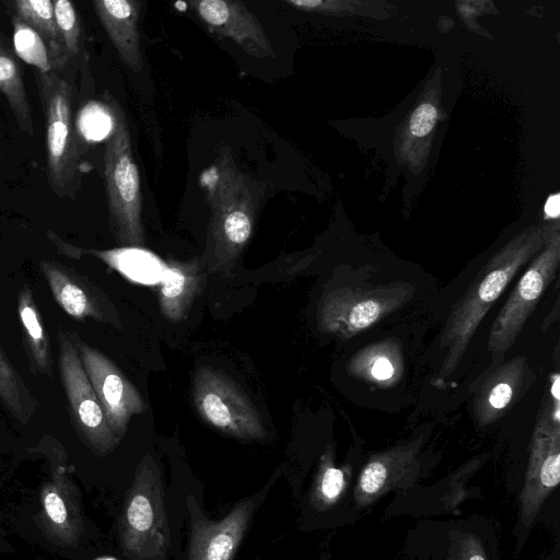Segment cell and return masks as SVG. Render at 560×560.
Listing matches in <instances>:
<instances>
[{"mask_svg": "<svg viewBox=\"0 0 560 560\" xmlns=\"http://www.w3.org/2000/svg\"><path fill=\"white\" fill-rule=\"evenodd\" d=\"M71 486L63 467H57L40 493L42 517L46 530L68 546L77 545L82 532V517Z\"/></svg>", "mask_w": 560, "mask_h": 560, "instance_id": "2e32d148", "label": "cell"}, {"mask_svg": "<svg viewBox=\"0 0 560 560\" xmlns=\"http://www.w3.org/2000/svg\"><path fill=\"white\" fill-rule=\"evenodd\" d=\"M114 124L104 152V177L110 226L115 240L126 246L141 247L144 233L141 217V190L128 124L119 104L107 97Z\"/></svg>", "mask_w": 560, "mask_h": 560, "instance_id": "277c9868", "label": "cell"}, {"mask_svg": "<svg viewBox=\"0 0 560 560\" xmlns=\"http://www.w3.org/2000/svg\"><path fill=\"white\" fill-rule=\"evenodd\" d=\"M436 121V110L431 104L418 106L410 117V131L417 137L427 136Z\"/></svg>", "mask_w": 560, "mask_h": 560, "instance_id": "f1b7e54d", "label": "cell"}, {"mask_svg": "<svg viewBox=\"0 0 560 560\" xmlns=\"http://www.w3.org/2000/svg\"><path fill=\"white\" fill-rule=\"evenodd\" d=\"M10 14L18 16L33 28L46 43L59 72L68 62L66 60L57 30L54 1L51 0H13L4 2Z\"/></svg>", "mask_w": 560, "mask_h": 560, "instance_id": "44dd1931", "label": "cell"}, {"mask_svg": "<svg viewBox=\"0 0 560 560\" xmlns=\"http://www.w3.org/2000/svg\"><path fill=\"white\" fill-rule=\"evenodd\" d=\"M45 117L46 173L59 198H74L82 182V158L72 125V86L60 72L36 71Z\"/></svg>", "mask_w": 560, "mask_h": 560, "instance_id": "3957f363", "label": "cell"}, {"mask_svg": "<svg viewBox=\"0 0 560 560\" xmlns=\"http://www.w3.org/2000/svg\"><path fill=\"white\" fill-rule=\"evenodd\" d=\"M94 11L124 63L140 72L143 60L138 20L140 2L133 0H95Z\"/></svg>", "mask_w": 560, "mask_h": 560, "instance_id": "e0dca14e", "label": "cell"}, {"mask_svg": "<svg viewBox=\"0 0 560 560\" xmlns=\"http://www.w3.org/2000/svg\"><path fill=\"white\" fill-rule=\"evenodd\" d=\"M54 11L62 50L69 65L80 55L82 49L80 15L74 4L69 0H55Z\"/></svg>", "mask_w": 560, "mask_h": 560, "instance_id": "484cf974", "label": "cell"}, {"mask_svg": "<svg viewBox=\"0 0 560 560\" xmlns=\"http://www.w3.org/2000/svg\"><path fill=\"white\" fill-rule=\"evenodd\" d=\"M0 401L21 424H27L38 410L28 385L0 345Z\"/></svg>", "mask_w": 560, "mask_h": 560, "instance_id": "7402d4cb", "label": "cell"}, {"mask_svg": "<svg viewBox=\"0 0 560 560\" xmlns=\"http://www.w3.org/2000/svg\"><path fill=\"white\" fill-rule=\"evenodd\" d=\"M120 540L129 560H165L170 546L161 470L148 454L140 460L121 514Z\"/></svg>", "mask_w": 560, "mask_h": 560, "instance_id": "5b68a950", "label": "cell"}, {"mask_svg": "<svg viewBox=\"0 0 560 560\" xmlns=\"http://www.w3.org/2000/svg\"><path fill=\"white\" fill-rule=\"evenodd\" d=\"M206 281L201 261L170 260L159 284L158 299L162 315L171 322L184 320Z\"/></svg>", "mask_w": 560, "mask_h": 560, "instance_id": "ac0fdd59", "label": "cell"}, {"mask_svg": "<svg viewBox=\"0 0 560 560\" xmlns=\"http://www.w3.org/2000/svg\"><path fill=\"white\" fill-rule=\"evenodd\" d=\"M468 560H485V558L480 553H471Z\"/></svg>", "mask_w": 560, "mask_h": 560, "instance_id": "4dcf8cb0", "label": "cell"}, {"mask_svg": "<svg viewBox=\"0 0 560 560\" xmlns=\"http://www.w3.org/2000/svg\"><path fill=\"white\" fill-rule=\"evenodd\" d=\"M396 346L380 343L364 349L351 362V372L368 381H392L401 369V357Z\"/></svg>", "mask_w": 560, "mask_h": 560, "instance_id": "cb8c5ba5", "label": "cell"}, {"mask_svg": "<svg viewBox=\"0 0 560 560\" xmlns=\"http://www.w3.org/2000/svg\"><path fill=\"white\" fill-rule=\"evenodd\" d=\"M560 480L559 398L545 409L533 432L524 499V517L535 514L541 500Z\"/></svg>", "mask_w": 560, "mask_h": 560, "instance_id": "5bb4252c", "label": "cell"}, {"mask_svg": "<svg viewBox=\"0 0 560 560\" xmlns=\"http://www.w3.org/2000/svg\"><path fill=\"white\" fill-rule=\"evenodd\" d=\"M560 260L558 242L549 245L525 270L495 317L488 336L494 364L514 345L528 317L556 276Z\"/></svg>", "mask_w": 560, "mask_h": 560, "instance_id": "9c48e42d", "label": "cell"}, {"mask_svg": "<svg viewBox=\"0 0 560 560\" xmlns=\"http://www.w3.org/2000/svg\"><path fill=\"white\" fill-rule=\"evenodd\" d=\"M114 124L110 107L103 104L92 103L84 112L83 127L88 138L101 140L109 136Z\"/></svg>", "mask_w": 560, "mask_h": 560, "instance_id": "4316f807", "label": "cell"}, {"mask_svg": "<svg viewBox=\"0 0 560 560\" xmlns=\"http://www.w3.org/2000/svg\"><path fill=\"white\" fill-rule=\"evenodd\" d=\"M527 359L517 355L486 372L477 382L472 396V413L479 425L498 420L530 382Z\"/></svg>", "mask_w": 560, "mask_h": 560, "instance_id": "9a60e30c", "label": "cell"}, {"mask_svg": "<svg viewBox=\"0 0 560 560\" xmlns=\"http://www.w3.org/2000/svg\"><path fill=\"white\" fill-rule=\"evenodd\" d=\"M265 492V491H264ZM264 492L237 503L220 521H210L194 495L187 499L189 511V547L187 560H232Z\"/></svg>", "mask_w": 560, "mask_h": 560, "instance_id": "8fae6325", "label": "cell"}, {"mask_svg": "<svg viewBox=\"0 0 560 560\" xmlns=\"http://www.w3.org/2000/svg\"><path fill=\"white\" fill-rule=\"evenodd\" d=\"M420 442L421 440H418L408 445L396 447L371 459L361 474L360 492L365 497L378 494L386 486L387 479L394 475V471L413 459L417 445Z\"/></svg>", "mask_w": 560, "mask_h": 560, "instance_id": "603a6c76", "label": "cell"}, {"mask_svg": "<svg viewBox=\"0 0 560 560\" xmlns=\"http://www.w3.org/2000/svg\"><path fill=\"white\" fill-rule=\"evenodd\" d=\"M57 340L58 369L72 422L84 442L95 453L105 455L120 440L108 424L69 330L59 328Z\"/></svg>", "mask_w": 560, "mask_h": 560, "instance_id": "ba28073f", "label": "cell"}, {"mask_svg": "<svg viewBox=\"0 0 560 560\" xmlns=\"http://www.w3.org/2000/svg\"><path fill=\"white\" fill-rule=\"evenodd\" d=\"M13 25L14 52L40 72H59L44 39L18 16L10 14Z\"/></svg>", "mask_w": 560, "mask_h": 560, "instance_id": "d4e9b609", "label": "cell"}, {"mask_svg": "<svg viewBox=\"0 0 560 560\" xmlns=\"http://www.w3.org/2000/svg\"><path fill=\"white\" fill-rule=\"evenodd\" d=\"M545 212L551 218H558L560 214V197L559 194L552 195L548 198Z\"/></svg>", "mask_w": 560, "mask_h": 560, "instance_id": "f546056e", "label": "cell"}, {"mask_svg": "<svg viewBox=\"0 0 560 560\" xmlns=\"http://www.w3.org/2000/svg\"><path fill=\"white\" fill-rule=\"evenodd\" d=\"M413 294L409 283L337 287L320 299L316 313L318 329L351 338L397 310Z\"/></svg>", "mask_w": 560, "mask_h": 560, "instance_id": "8992f818", "label": "cell"}, {"mask_svg": "<svg viewBox=\"0 0 560 560\" xmlns=\"http://www.w3.org/2000/svg\"><path fill=\"white\" fill-rule=\"evenodd\" d=\"M0 306H1V303H0Z\"/></svg>", "mask_w": 560, "mask_h": 560, "instance_id": "836d02e7", "label": "cell"}, {"mask_svg": "<svg viewBox=\"0 0 560 560\" xmlns=\"http://www.w3.org/2000/svg\"><path fill=\"white\" fill-rule=\"evenodd\" d=\"M192 402L201 419L219 432L243 440H265L260 412L226 374L200 365L192 376Z\"/></svg>", "mask_w": 560, "mask_h": 560, "instance_id": "52a82bcc", "label": "cell"}, {"mask_svg": "<svg viewBox=\"0 0 560 560\" xmlns=\"http://www.w3.org/2000/svg\"><path fill=\"white\" fill-rule=\"evenodd\" d=\"M106 560H112V559H106Z\"/></svg>", "mask_w": 560, "mask_h": 560, "instance_id": "d6a6232c", "label": "cell"}, {"mask_svg": "<svg viewBox=\"0 0 560 560\" xmlns=\"http://www.w3.org/2000/svg\"><path fill=\"white\" fill-rule=\"evenodd\" d=\"M0 93L5 97L19 128L34 136V124L19 59L0 31Z\"/></svg>", "mask_w": 560, "mask_h": 560, "instance_id": "ffe728a7", "label": "cell"}, {"mask_svg": "<svg viewBox=\"0 0 560 560\" xmlns=\"http://www.w3.org/2000/svg\"><path fill=\"white\" fill-rule=\"evenodd\" d=\"M200 186L211 210L209 270L222 271L248 243L265 187L237 166L229 149L201 173Z\"/></svg>", "mask_w": 560, "mask_h": 560, "instance_id": "6da1fadb", "label": "cell"}, {"mask_svg": "<svg viewBox=\"0 0 560 560\" xmlns=\"http://www.w3.org/2000/svg\"><path fill=\"white\" fill-rule=\"evenodd\" d=\"M69 332L108 424L121 440L131 418L143 413L147 405L133 384L106 354L86 343L74 331Z\"/></svg>", "mask_w": 560, "mask_h": 560, "instance_id": "30bf717a", "label": "cell"}, {"mask_svg": "<svg viewBox=\"0 0 560 560\" xmlns=\"http://www.w3.org/2000/svg\"><path fill=\"white\" fill-rule=\"evenodd\" d=\"M343 471L336 468L328 457H324L319 479V491L322 497L326 501L337 499L343 489Z\"/></svg>", "mask_w": 560, "mask_h": 560, "instance_id": "83f0119b", "label": "cell"}, {"mask_svg": "<svg viewBox=\"0 0 560 560\" xmlns=\"http://www.w3.org/2000/svg\"><path fill=\"white\" fill-rule=\"evenodd\" d=\"M38 268L62 311L75 320H95L120 326L108 296L85 275L56 260L42 259Z\"/></svg>", "mask_w": 560, "mask_h": 560, "instance_id": "7c38bea8", "label": "cell"}, {"mask_svg": "<svg viewBox=\"0 0 560 560\" xmlns=\"http://www.w3.org/2000/svg\"><path fill=\"white\" fill-rule=\"evenodd\" d=\"M536 249L535 237L509 244L488 260L454 304L440 336L444 358L433 378L436 386L455 372L485 315Z\"/></svg>", "mask_w": 560, "mask_h": 560, "instance_id": "7a4b0ae2", "label": "cell"}, {"mask_svg": "<svg viewBox=\"0 0 560 560\" xmlns=\"http://www.w3.org/2000/svg\"><path fill=\"white\" fill-rule=\"evenodd\" d=\"M189 5L211 33L231 39L254 58L275 57L261 22L243 2L200 0L190 1Z\"/></svg>", "mask_w": 560, "mask_h": 560, "instance_id": "4fadbf2b", "label": "cell"}, {"mask_svg": "<svg viewBox=\"0 0 560 560\" xmlns=\"http://www.w3.org/2000/svg\"><path fill=\"white\" fill-rule=\"evenodd\" d=\"M2 542L1 538H0V544Z\"/></svg>", "mask_w": 560, "mask_h": 560, "instance_id": "1f68e13d", "label": "cell"}, {"mask_svg": "<svg viewBox=\"0 0 560 560\" xmlns=\"http://www.w3.org/2000/svg\"><path fill=\"white\" fill-rule=\"evenodd\" d=\"M18 315L28 366L34 374L52 376L50 341L33 290L24 283L18 295Z\"/></svg>", "mask_w": 560, "mask_h": 560, "instance_id": "d6986e66", "label": "cell"}]
</instances>
